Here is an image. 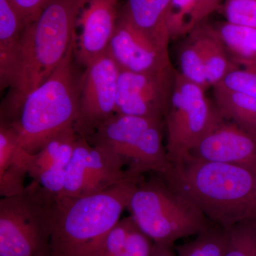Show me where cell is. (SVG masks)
I'll return each mask as SVG.
<instances>
[{
	"mask_svg": "<svg viewBox=\"0 0 256 256\" xmlns=\"http://www.w3.org/2000/svg\"><path fill=\"white\" fill-rule=\"evenodd\" d=\"M215 104L226 120L256 139V98L213 88Z\"/></svg>",
	"mask_w": 256,
	"mask_h": 256,
	"instance_id": "cell-21",
	"label": "cell"
},
{
	"mask_svg": "<svg viewBox=\"0 0 256 256\" xmlns=\"http://www.w3.org/2000/svg\"><path fill=\"white\" fill-rule=\"evenodd\" d=\"M151 256H176V254L172 250V247L154 244Z\"/></svg>",
	"mask_w": 256,
	"mask_h": 256,
	"instance_id": "cell-31",
	"label": "cell"
},
{
	"mask_svg": "<svg viewBox=\"0 0 256 256\" xmlns=\"http://www.w3.org/2000/svg\"><path fill=\"white\" fill-rule=\"evenodd\" d=\"M120 16L118 0H88L78 20L75 58L86 66L106 54Z\"/></svg>",
	"mask_w": 256,
	"mask_h": 256,
	"instance_id": "cell-13",
	"label": "cell"
},
{
	"mask_svg": "<svg viewBox=\"0 0 256 256\" xmlns=\"http://www.w3.org/2000/svg\"><path fill=\"white\" fill-rule=\"evenodd\" d=\"M128 210L138 228L158 245L198 235L213 224L188 198L158 176L139 183Z\"/></svg>",
	"mask_w": 256,
	"mask_h": 256,
	"instance_id": "cell-5",
	"label": "cell"
},
{
	"mask_svg": "<svg viewBox=\"0 0 256 256\" xmlns=\"http://www.w3.org/2000/svg\"><path fill=\"white\" fill-rule=\"evenodd\" d=\"M214 87L256 98V64L235 69Z\"/></svg>",
	"mask_w": 256,
	"mask_h": 256,
	"instance_id": "cell-27",
	"label": "cell"
},
{
	"mask_svg": "<svg viewBox=\"0 0 256 256\" xmlns=\"http://www.w3.org/2000/svg\"><path fill=\"white\" fill-rule=\"evenodd\" d=\"M143 180L132 178L82 197L54 195L50 256H90L127 210Z\"/></svg>",
	"mask_w": 256,
	"mask_h": 256,
	"instance_id": "cell-3",
	"label": "cell"
},
{
	"mask_svg": "<svg viewBox=\"0 0 256 256\" xmlns=\"http://www.w3.org/2000/svg\"><path fill=\"white\" fill-rule=\"evenodd\" d=\"M222 0H200L194 16V24L196 28L202 22L213 13L220 6Z\"/></svg>",
	"mask_w": 256,
	"mask_h": 256,
	"instance_id": "cell-30",
	"label": "cell"
},
{
	"mask_svg": "<svg viewBox=\"0 0 256 256\" xmlns=\"http://www.w3.org/2000/svg\"><path fill=\"white\" fill-rule=\"evenodd\" d=\"M160 178L215 225L228 228L256 220V169L190 154Z\"/></svg>",
	"mask_w": 256,
	"mask_h": 256,
	"instance_id": "cell-2",
	"label": "cell"
},
{
	"mask_svg": "<svg viewBox=\"0 0 256 256\" xmlns=\"http://www.w3.org/2000/svg\"><path fill=\"white\" fill-rule=\"evenodd\" d=\"M230 60L238 66L256 64V28L228 22L213 26Z\"/></svg>",
	"mask_w": 256,
	"mask_h": 256,
	"instance_id": "cell-20",
	"label": "cell"
},
{
	"mask_svg": "<svg viewBox=\"0 0 256 256\" xmlns=\"http://www.w3.org/2000/svg\"><path fill=\"white\" fill-rule=\"evenodd\" d=\"M54 195L33 181L0 200V256H50Z\"/></svg>",
	"mask_w": 256,
	"mask_h": 256,
	"instance_id": "cell-7",
	"label": "cell"
},
{
	"mask_svg": "<svg viewBox=\"0 0 256 256\" xmlns=\"http://www.w3.org/2000/svg\"><path fill=\"white\" fill-rule=\"evenodd\" d=\"M164 128V120L116 114L86 138L118 156L131 174L162 176L172 168L163 146Z\"/></svg>",
	"mask_w": 256,
	"mask_h": 256,
	"instance_id": "cell-6",
	"label": "cell"
},
{
	"mask_svg": "<svg viewBox=\"0 0 256 256\" xmlns=\"http://www.w3.org/2000/svg\"><path fill=\"white\" fill-rule=\"evenodd\" d=\"M223 12L229 23L256 28V0H225Z\"/></svg>",
	"mask_w": 256,
	"mask_h": 256,
	"instance_id": "cell-28",
	"label": "cell"
},
{
	"mask_svg": "<svg viewBox=\"0 0 256 256\" xmlns=\"http://www.w3.org/2000/svg\"><path fill=\"white\" fill-rule=\"evenodd\" d=\"M193 31L201 50L208 85L214 88L240 66L230 60L213 26L201 24Z\"/></svg>",
	"mask_w": 256,
	"mask_h": 256,
	"instance_id": "cell-19",
	"label": "cell"
},
{
	"mask_svg": "<svg viewBox=\"0 0 256 256\" xmlns=\"http://www.w3.org/2000/svg\"><path fill=\"white\" fill-rule=\"evenodd\" d=\"M225 229L226 244L224 256H256V220Z\"/></svg>",
	"mask_w": 256,
	"mask_h": 256,
	"instance_id": "cell-24",
	"label": "cell"
},
{
	"mask_svg": "<svg viewBox=\"0 0 256 256\" xmlns=\"http://www.w3.org/2000/svg\"><path fill=\"white\" fill-rule=\"evenodd\" d=\"M176 74L172 65L152 73L120 70L116 114L164 120L174 90Z\"/></svg>",
	"mask_w": 256,
	"mask_h": 256,
	"instance_id": "cell-11",
	"label": "cell"
},
{
	"mask_svg": "<svg viewBox=\"0 0 256 256\" xmlns=\"http://www.w3.org/2000/svg\"><path fill=\"white\" fill-rule=\"evenodd\" d=\"M26 152L22 149L18 160L3 172L0 173V195L10 197L20 194L24 191V178L28 174Z\"/></svg>",
	"mask_w": 256,
	"mask_h": 256,
	"instance_id": "cell-26",
	"label": "cell"
},
{
	"mask_svg": "<svg viewBox=\"0 0 256 256\" xmlns=\"http://www.w3.org/2000/svg\"><path fill=\"white\" fill-rule=\"evenodd\" d=\"M200 0H171L168 14L170 40L186 36L194 30V16Z\"/></svg>",
	"mask_w": 256,
	"mask_h": 256,
	"instance_id": "cell-25",
	"label": "cell"
},
{
	"mask_svg": "<svg viewBox=\"0 0 256 256\" xmlns=\"http://www.w3.org/2000/svg\"><path fill=\"white\" fill-rule=\"evenodd\" d=\"M78 137L75 128H68L52 138L38 152H26L28 174L48 193L62 194L67 168Z\"/></svg>",
	"mask_w": 256,
	"mask_h": 256,
	"instance_id": "cell-15",
	"label": "cell"
},
{
	"mask_svg": "<svg viewBox=\"0 0 256 256\" xmlns=\"http://www.w3.org/2000/svg\"><path fill=\"white\" fill-rule=\"evenodd\" d=\"M205 92L176 70L174 90L164 118L165 148L172 164L188 158L198 143L225 120Z\"/></svg>",
	"mask_w": 256,
	"mask_h": 256,
	"instance_id": "cell-8",
	"label": "cell"
},
{
	"mask_svg": "<svg viewBox=\"0 0 256 256\" xmlns=\"http://www.w3.org/2000/svg\"><path fill=\"white\" fill-rule=\"evenodd\" d=\"M22 18L25 26L41 12L50 0H9Z\"/></svg>",
	"mask_w": 256,
	"mask_h": 256,
	"instance_id": "cell-29",
	"label": "cell"
},
{
	"mask_svg": "<svg viewBox=\"0 0 256 256\" xmlns=\"http://www.w3.org/2000/svg\"><path fill=\"white\" fill-rule=\"evenodd\" d=\"M106 53L120 70L132 73L159 72L172 65L169 50L158 46L120 16Z\"/></svg>",
	"mask_w": 256,
	"mask_h": 256,
	"instance_id": "cell-12",
	"label": "cell"
},
{
	"mask_svg": "<svg viewBox=\"0 0 256 256\" xmlns=\"http://www.w3.org/2000/svg\"><path fill=\"white\" fill-rule=\"evenodd\" d=\"M226 244V229L213 224L194 240L178 246L176 256H224Z\"/></svg>",
	"mask_w": 256,
	"mask_h": 256,
	"instance_id": "cell-23",
	"label": "cell"
},
{
	"mask_svg": "<svg viewBox=\"0 0 256 256\" xmlns=\"http://www.w3.org/2000/svg\"><path fill=\"white\" fill-rule=\"evenodd\" d=\"M118 156L79 136L66 174L60 196L82 197L106 191L132 178H141L124 170Z\"/></svg>",
	"mask_w": 256,
	"mask_h": 256,
	"instance_id": "cell-9",
	"label": "cell"
},
{
	"mask_svg": "<svg viewBox=\"0 0 256 256\" xmlns=\"http://www.w3.org/2000/svg\"><path fill=\"white\" fill-rule=\"evenodd\" d=\"M225 120L198 143L191 156L203 161L256 169V138L238 124Z\"/></svg>",
	"mask_w": 256,
	"mask_h": 256,
	"instance_id": "cell-14",
	"label": "cell"
},
{
	"mask_svg": "<svg viewBox=\"0 0 256 256\" xmlns=\"http://www.w3.org/2000/svg\"><path fill=\"white\" fill-rule=\"evenodd\" d=\"M178 73L206 92L210 88L201 50L194 32L186 35L178 50Z\"/></svg>",
	"mask_w": 256,
	"mask_h": 256,
	"instance_id": "cell-22",
	"label": "cell"
},
{
	"mask_svg": "<svg viewBox=\"0 0 256 256\" xmlns=\"http://www.w3.org/2000/svg\"><path fill=\"white\" fill-rule=\"evenodd\" d=\"M119 67L110 56L92 60L85 66L80 84V108L75 129L88 138L116 114Z\"/></svg>",
	"mask_w": 256,
	"mask_h": 256,
	"instance_id": "cell-10",
	"label": "cell"
},
{
	"mask_svg": "<svg viewBox=\"0 0 256 256\" xmlns=\"http://www.w3.org/2000/svg\"><path fill=\"white\" fill-rule=\"evenodd\" d=\"M76 42L50 78L30 92L12 120L5 122L14 130L20 146L28 154L38 152L58 133L75 127L82 74L74 64Z\"/></svg>",
	"mask_w": 256,
	"mask_h": 256,
	"instance_id": "cell-4",
	"label": "cell"
},
{
	"mask_svg": "<svg viewBox=\"0 0 256 256\" xmlns=\"http://www.w3.org/2000/svg\"><path fill=\"white\" fill-rule=\"evenodd\" d=\"M170 3L171 0H128L120 16L158 46L169 50L168 20Z\"/></svg>",
	"mask_w": 256,
	"mask_h": 256,
	"instance_id": "cell-16",
	"label": "cell"
},
{
	"mask_svg": "<svg viewBox=\"0 0 256 256\" xmlns=\"http://www.w3.org/2000/svg\"><path fill=\"white\" fill-rule=\"evenodd\" d=\"M25 24L9 0H0V86H11L13 67Z\"/></svg>",
	"mask_w": 256,
	"mask_h": 256,
	"instance_id": "cell-18",
	"label": "cell"
},
{
	"mask_svg": "<svg viewBox=\"0 0 256 256\" xmlns=\"http://www.w3.org/2000/svg\"><path fill=\"white\" fill-rule=\"evenodd\" d=\"M153 248L154 242L130 216L119 220L90 256H151Z\"/></svg>",
	"mask_w": 256,
	"mask_h": 256,
	"instance_id": "cell-17",
	"label": "cell"
},
{
	"mask_svg": "<svg viewBox=\"0 0 256 256\" xmlns=\"http://www.w3.org/2000/svg\"><path fill=\"white\" fill-rule=\"evenodd\" d=\"M88 0H50L23 28L13 67L12 96L2 108L9 122L22 102L50 78L76 42L78 20Z\"/></svg>",
	"mask_w": 256,
	"mask_h": 256,
	"instance_id": "cell-1",
	"label": "cell"
}]
</instances>
